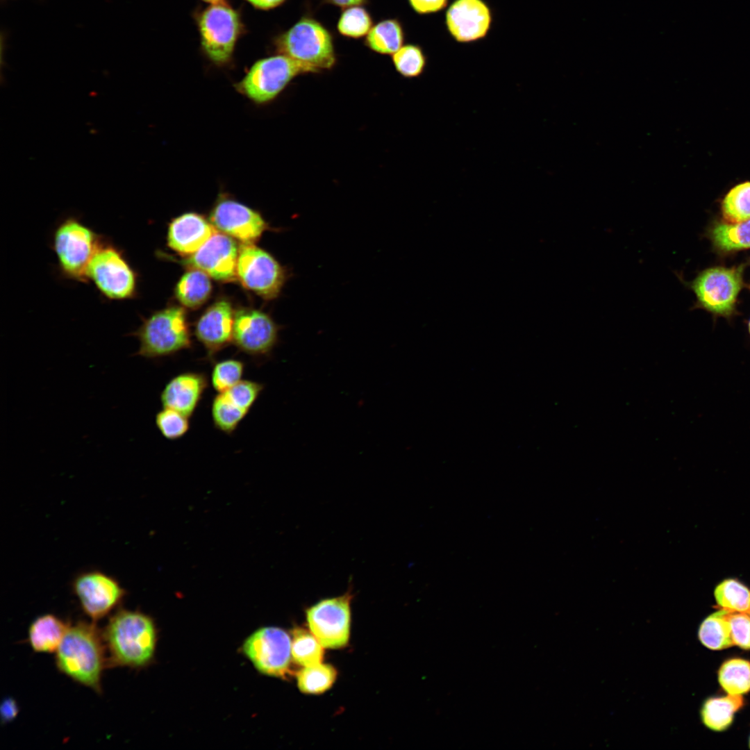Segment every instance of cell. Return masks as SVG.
Returning a JSON list of instances; mask_svg holds the SVG:
<instances>
[{"mask_svg": "<svg viewBox=\"0 0 750 750\" xmlns=\"http://www.w3.org/2000/svg\"><path fill=\"white\" fill-rule=\"evenodd\" d=\"M55 656L57 669L73 681L102 694V676L108 667L102 631L96 622L69 624Z\"/></svg>", "mask_w": 750, "mask_h": 750, "instance_id": "6da1fadb", "label": "cell"}, {"mask_svg": "<svg viewBox=\"0 0 750 750\" xmlns=\"http://www.w3.org/2000/svg\"><path fill=\"white\" fill-rule=\"evenodd\" d=\"M101 631L108 667L140 669L152 660L157 633L153 619L146 614L120 606Z\"/></svg>", "mask_w": 750, "mask_h": 750, "instance_id": "7a4b0ae2", "label": "cell"}, {"mask_svg": "<svg viewBox=\"0 0 750 750\" xmlns=\"http://www.w3.org/2000/svg\"><path fill=\"white\" fill-rule=\"evenodd\" d=\"M278 53L297 62L306 73L332 69L337 56L330 31L311 15L302 16L274 39Z\"/></svg>", "mask_w": 750, "mask_h": 750, "instance_id": "3957f363", "label": "cell"}, {"mask_svg": "<svg viewBox=\"0 0 750 750\" xmlns=\"http://www.w3.org/2000/svg\"><path fill=\"white\" fill-rule=\"evenodd\" d=\"M138 340L135 353L158 360L173 356L192 347L191 333L185 310L169 306L143 318L140 326L130 334Z\"/></svg>", "mask_w": 750, "mask_h": 750, "instance_id": "277c9868", "label": "cell"}, {"mask_svg": "<svg viewBox=\"0 0 750 750\" xmlns=\"http://www.w3.org/2000/svg\"><path fill=\"white\" fill-rule=\"evenodd\" d=\"M103 238L75 217L62 220L53 233L52 249L62 277L88 283V266Z\"/></svg>", "mask_w": 750, "mask_h": 750, "instance_id": "5b68a950", "label": "cell"}, {"mask_svg": "<svg viewBox=\"0 0 750 750\" xmlns=\"http://www.w3.org/2000/svg\"><path fill=\"white\" fill-rule=\"evenodd\" d=\"M86 277L107 299L124 301L137 294L136 272L123 250L105 238L88 266Z\"/></svg>", "mask_w": 750, "mask_h": 750, "instance_id": "8992f818", "label": "cell"}, {"mask_svg": "<svg viewBox=\"0 0 750 750\" xmlns=\"http://www.w3.org/2000/svg\"><path fill=\"white\" fill-rule=\"evenodd\" d=\"M197 26L207 58L217 65L230 62L243 29L238 12L226 0L212 3L199 15Z\"/></svg>", "mask_w": 750, "mask_h": 750, "instance_id": "52a82bcc", "label": "cell"}, {"mask_svg": "<svg viewBox=\"0 0 750 750\" xmlns=\"http://www.w3.org/2000/svg\"><path fill=\"white\" fill-rule=\"evenodd\" d=\"M236 276L245 288L266 300L277 298L290 276L273 256L253 244L240 247Z\"/></svg>", "mask_w": 750, "mask_h": 750, "instance_id": "ba28073f", "label": "cell"}, {"mask_svg": "<svg viewBox=\"0 0 750 750\" xmlns=\"http://www.w3.org/2000/svg\"><path fill=\"white\" fill-rule=\"evenodd\" d=\"M303 69L289 57L278 53L257 60L236 89L257 103L274 99Z\"/></svg>", "mask_w": 750, "mask_h": 750, "instance_id": "9c48e42d", "label": "cell"}, {"mask_svg": "<svg viewBox=\"0 0 750 750\" xmlns=\"http://www.w3.org/2000/svg\"><path fill=\"white\" fill-rule=\"evenodd\" d=\"M72 589L83 612L94 622L120 607L127 594L116 578L99 570L78 574Z\"/></svg>", "mask_w": 750, "mask_h": 750, "instance_id": "30bf717a", "label": "cell"}, {"mask_svg": "<svg viewBox=\"0 0 750 750\" xmlns=\"http://www.w3.org/2000/svg\"><path fill=\"white\" fill-rule=\"evenodd\" d=\"M351 588L342 595L320 600L306 610L312 633L324 647L344 646L349 638Z\"/></svg>", "mask_w": 750, "mask_h": 750, "instance_id": "8fae6325", "label": "cell"}, {"mask_svg": "<svg viewBox=\"0 0 750 750\" xmlns=\"http://www.w3.org/2000/svg\"><path fill=\"white\" fill-rule=\"evenodd\" d=\"M280 326L267 313L244 308L235 311L233 343L243 353L269 356L278 341Z\"/></svg>", "mask_w": 750, "mask_h": 750, "instance_id": "7c38bea8", "label": "cell"}, {"mask_svg": "<svg viewBox=\"0 0 750 750\" xmlns=\"http://www.w3.org/2000/svg\"><path fill=\"white\" fill-rule=\"evenodd\" d=\"M742 269L714 267L699 274L690 284L699 303L715 314L728 315L733 310L742 285Z\"/></svg>", "mask_w": 750, "mask_h": 750, "instance_id": "4fadbf2b", "label": "cell"}, {"mask_svg": "<svg viewBox=\"0 0 750 750\" xmlns=\"http://www.w3.org/2000/svg\"><path fill=\"white\" fill-rule=\"evenodd\" d=\"M243 651L260 672L283 676L288 671L292 656L291 638L281 628L265 627L245 640Z\"/></svg>", "mask_w": 750, "mask_h": 750, "instance_id": "5bb4252c", "label": "cell"}, {"mask_svg": "<svg viewBox=\"0 0 750 750\" xmlns=\"http://www.w3.org/2000/svg\"><path fill=\"white\" fill-rule=\"evenodd\" d=\"M209 221L214 228L243 244H253L269 228L258 212L235 200L223 197L212 208Z\"/></svg>", "mask_w": 750, "mask_h": 750, "instance_id": "9a60e30c", "label": "cell"}, {"mask_svg": "<svg viewBox=\"0 0 750 750\" xmlns=\"http://www.w3.org/2000/svg\"><path fill=\"white\" fill-rule=\"evenodd\" d=\"M238 253L239 247L231 237L215 233L197 251L180 262L189 269L204 272L215 280L231 281L237 278Z\"/></svg>", "mask_w": 750, "mask_h": 750, "instance_id": "2e32d148", "label": "cell"}, {"mask_svg": "<svg viewBox=\"0 0 750 750\" xmlns=\"http://www.w3.org/2000/svg\"><path fill=\"white\" fill-rule=\"evenodd\" d=\"M235 311L232 303L221 298L210 305L195 324L194 334L213 361L215 355L233 342Z\"/></svg>", "mask_w": 750, "mask_h": 750, "instance_id": "e0dca14e", "label": "cell"}, {"mask_svg": "<svg viewBox=\"0 0 750 750\" xmlns=\"http://www.w3.org/2000/svg\"><path fill=\"white\" fill-rule=\"evenodd\" d=\"M492 22L491 12L482 0H456L446 14V24L457 41L469 42L483 38Z\"/></svg>", "mask_w": 750, "mask_h": 750, "instance_id": "ac0fdd59", "label": "cell"}, {"mask_svg": "<svg viewBox=\"0 0 750 750\" xmlns=\"http://www.w3.org/2000/svg\"><path fill=\"white\" fill-rule=\"evenodd\" d=\"M208 387L204 373L187 372L169 380L160 393L163 408L178 411L191 417Z\"/></svg>", "mask_w": 750, "mask_h": 750, "instance_id": "d6986e66", "label": "cell"}, {"mask_svg": "<svg viewBox=\"0 0 750 750\" xmlns=\"http://www.w3.org/2000/svg\"><path fill=\"white\" fill-rule=\"evenodd\" d=\"M215 233L214 226L203 216L186 212L174 218L169 224L167 244L181 254L191 255Z\"/></svg>", "mask_w": 750, "mask_h": 750, "instance_id": "ffe728a7", "label": "cell"}, {"mask_svg": "<svg viewBox=\"0 0 750 750\" xmlns=\"http://www.w3.org/2000/svg\"><path fill=\"white\" fill-rule=\"evenodd\" d=\"M69 624L51 613L38 616L29 625L28 643L36 653L56 652Z\"/></svg>", "mask_w": 750, "mask_h": 750, "instance_id": "44dd1931", "label": "cell"}, {"mask_svg": "<svg viewBox=\"0 0 750 750\" xmlns=\"http://www.w3.org/2000/svg\"><path fill=\"white\" fill-rule=\"evenodd\" d=\"M212 290L210 276L200 269L190 268L178 281L174 292L183 306L197 309L209 299Z\"/></svg>", "mask_w": 750, "mask_h": 750, "instance_id": "7402d4cb", "label": "cell"}, {"mask_svg": "<svg viewBox=\"0 0 750 750\" xmlns=\"http://www.w3.org/2000/svg\"><path fill=\"white\" fill-rule=\"evenodd\" d=\"M404 40L405 33L401 22L396 18H389L372 27L365 36L364 44L376 53L392 55L403 46Z\"/></svg>", "mask_w": 750, "mask_h": 750, "instance_id": "603a6c76", "label": "cell"}, {"mask_svg": "<svg viewBox=\"0 0 750 750\" xmlns=\"http://www.w3.org/2000/svg\"><path fill=\"white\" fill-rule=\"evenodd\" d=\"M742 706L741 695L709 699L701 710L703 722L712 730L723 731L731 724L734 713Z\"/></svg>", "mask_w": 750, "mask_h": 750, "instance_id": "cb8c5ba5", "label": "cell"}, {"mask_svg": "<svg viewBox=\"0 0 750 750\" xmlns=\"http://www.w3.org/2000/svg\"><path fill=\"white\" fill-rule=\"evenodd\" d=\"M728 612L729 610L725 609L715 612L701 624L699 638L707 648L720 650L734 645Z\"/></svg>", "mask_w": 750, "mask_h": 750, "instance_id": "d4e9b609", "label": "cell"}, {"mask_svg": "<svg viewBox=\"0 0 750 750\" xmlns=\"http://www.w3.org/2000/svg\"><path fill=\"white\" fill-rule=\"evenodd\" d=\"M718 678L728 694H745L750 690V662L740 658L728 660L721 666Z\"/></svg>", "mask_w": 750, "mask_h": 750, "instance_id": "484cf974", "label": "cell"}, {"mask_svg": "<svg viewBox=\"0 0 750 750\" xmlns=\"http://www.w3.org/2000/svg\"><path fill=\"white\" fill-rule=\"evenodd\" d=\"M248 412L236 405L225 392H219L214 397L211 415L216 428L226 434H231Z\"/></svg>", "mask_w": 750, "mask_h": 750, "instance_id": "4316f807", "label": "cell"}, {"mask_svg": "<svg viewBox=\"0 0 750 750\" xmlns=\"http://www.w3.org/2000/svg\"><path fill=\"white\" fill-rule=\"evenodd\" d=\"M714 594L722 609L750 615V590L738 580L723 581L716 587Z\"/></svg>", "mask_w": 750, "mask_h": 750, "instance_id": "83f0119b", "label": "cell"}, {"mask_svg": "<svg viewBox=\"0 0 750 750\" xmlns=\"http://www.w3.org/2000/svg\"><path fill=\"white\" fill-rule=\"evenodd\" d=\"M715 244L724 251L750 247V219L735 224H718L712 231Z\"/></svg>", "mask_w": 750, "mask_h": 750, "instance_id": "f1b7e54d", "label": "cell"}, {"mask_svg": "<svg viewBox=\"0 0 750 750\" xmlns=\"http://www.w3.org/2000/svg\"><path fill=\"white\" fill-rule=\"evenodd\" d=\"M323 646L312 634L301 628L294 629L291 638L292 657L298 664L308 667L321 663Z\"/></svg>", "mask_w": 750, "mask_h": 750, "instance_id": "f546056e", "label": "cell"}, {"mask_svg": "<svg viewBox=\"0 0 750 750\" xmlns=\"http://www.w3.org/2000/svg\"><path fill=\"white\" fill-rule=\"evenodd\" d=\"M332 666L319 663L305 667L297 676L300 690L307 694H320L331 688L336 678Z\"/></svg>", "mask_w": 750, "mask_h": 750, "instance_id": "4dcf8cb0", "label": "cell"}, {"mask_svg": "<svg viewBox=\"0 0 750 750\" xmlns=\"http://www.w3.org/2000/svg\"><path fill=\"white\" fill-rule=\"evenodd\" d=\"M372 26V15L362 6L344 8L337 23L338 33L344 37L353 39L366 36Z\"/></svg>", "mask_w": 750, "mask_h": 750, "instance_id": "1f68e13d", "label": "cell"}, {"mask_svg": "<svg viewBox=\"0 0 750 750\" xmlns=\"http://www.w3.org/2000/svg\"><path fill=\"white\" fill-rule=\"evenodd\" d=\"M722 207L724 218L730 222L750 219V181L733 187L724 197Z\"/></svg>", "mask_w": 750, "mask_h": 750, "instance_id": "d6a6232c", "label": "cell"}, {"mask_svg": "<svg viewBox=\"0 0 750 750\" xmlns=\"http://www.w3.org/2000/svg\"><path fill=\"white\" fill-rule=\"evenodd\" d=\"M396 71L403 77L412 78L422 74L426 58L422 49L416 44L402 46L392 56Z\"/></svg>", "mask_w": 750, "mask_h": 750, "instance_id": "836d02e7", "label": "cell"}, {"mask_svg": "<svg viewBox=\"0 0 750 750\" xmlns=\"http://www.w3.org/2000/svg\"><path fill=\"white\" fill-rule=\"evenodd\" d=\"M245 365L240 360L228 358L215 362L211 373L212 388L223 392L242 380Z\"/></svg>", "mask_w": 750, "mask_h": 750, "instance_id": "e575fe53", "label": "cell"}, {"mask_svg": "<svg viewBox=\"0 0 750 750\" xmlns=\"http://www.w3.org/2000/svg\"><path fill=\"white\" fill-rule=\"evenodd\" d=\"M190 417L173 409L163 408L156 416V425L167 439L182 438L190 429Z\"/></svg>", "mask_w": 750, "mask_h": 750, "instance_id": "d590c367", "label": "cell"}, {"mask_svg": "<svg viewBox=\"0 0 750 750\" xmlns=\"http://www.w3.org/2000/svg\"><path fill=\"white\" fill-rule=\"evenodd\" d=\"M263 388L264 385L258 382L241 380L225 392L236 405L249 412Z\"/></svg>", "mask_w": 750, "mask_h": 750, "instance_id": "8d00e7d4", "label": "cell"}, {"mask_svg": "<svg viewBox=\"0 0 750 750\" xmlns=\"http://www.w3.org/2000/svg\"><path fill=\"white\" fill-rule=\"evenodd\" d=\"M733 644L744 649H750V615L745 612H728Z\"/></svg>", "mask_w": 750, "mask_h": 750, "instance_id": "74e56055", "label": "cell"}, {"mask_svg": "<svg viewBox=\"0 0 750 750\" xmlns=\"http://www.w3.org/2000/svg\"><path fill=\"white\" fill-rule=\"evenodd\" d=\"M411 8L419 14H429L443 9L448 0H408Z\"/></svg>", "mask_w": 750, "mask_h": 750, "instance_id": "f35d334b", "label": "cell"}, {"mask_svg": "<svg viewBox=\"0 0 750 750\" xmlns=\"http://www.w3.org/2000/svg\"><path fill=\"white\" fill-rule=\"evenodd\" d=\"M19 712L17 702L12 697H8L3 699L0 705V718L3 724L13 721Z\"/></svg>", "mask_w": 750, "mask_h": 750, "instance_id": "ab89813d", "label": "cell"}, {"mask_svg": "<svg viewBox=\"0 0 750 750\" xmlns=\"http://www.w3.org/2000/svg\"><path fill=\"white\" fill-rule=\"evenodd\" d=\"M254 8L269 10L282 5L286 0H245Z\"/></svg>", "mask_w": 750, "mask_h": 750, "instance_id": "60d3db41", "label": "cell"}, {"mask_svg": "<svg viewBox=\"0 0 750 750\" xmlns=\"http://www.w3.org/2000/svg\"><path fill=\"white\" fill-rule=\"evenodd\" d=\"M369 0H322V4H330L343 9L352 6H362L369 3Z\"/></svg>", "mask_w": 750, "mask_h": 750, "instance_id": "b9f144b4", "label": "cell"}, {"mask_svg": "<svg viewBox=\"0 0 750 750\" xmlns=\"http://www.w3.org/2000/svg\"><path fill=\"white\" fill-rule=\"evenodd\" d=\"M202 1H203L205 2H207V3H209L210 4H212V3H219V2H221V1H224V0H202Z\"/></svg>", "mask_w": 750, "mask_h": 750, "instance_id": "7bdbcfd3", "label": "cell"}, {"mask_svg": "<svg viewBox=\"0 0 750 750\" xmlns=\"http://www.w3.org/2000/svg\"><path fill=\"white\" fill-rule=\"evenodd\" d=\"M749 331H750V322H749Z\"/></svg>", "mask_w": 750, "mask_h": 750, "instance_id": "ee69618b", "label": "cell"}, {"mask_svg": "<svg viewBox=\"0 0 750 750\" xmlns=\"http://www.w3.org/2000/svg\"><path fill=\"white\" fill-rule=\"evenodd\" d=\"M749 744H750V742H749ZM749 747H750V745H749Z\"/></svg>", "mask_w": 750, "mask_h": 750, "instance_id": "f6af8a7d", "label": "cell"}]
</instances>
